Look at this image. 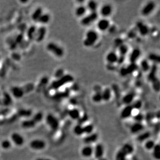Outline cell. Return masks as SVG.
Here are the masks:
<instances>
[{"label":"cell","instance_id":"cell-1","mask_svg":"<svg viewBox=\"0 0 160 160\" xmlns=\"http://www.w3.org/2000/svg\"><path fill=\"white\" fill-rule=\"evenodd\" d=\"M74 81V77L70 74H65L63 77L54 81L51 85L52 89L58 90L64 85Z\"/></svg>","mask_w":160,"mask_h":160},{"label":"cell","instance_id":"cell-2","mask_svg":"<svg viewBox=\"0 0 160 160\" xmlns=\"http://www.w3.org/2000/svg\"><path fill=\"white\" fill-rule=\"evenodd\" d=\"M99 39V34L94 30H90L87 32L83 45L87 47H91L96 43Z\"/></svg>","mask_w":160,"mask_h":160},{"label":"cell","instance_id":"cell-3","mask_svg":"<svg viewBox=\"0 0 160 160\" xmlns=\"http://www.w3.org/2000/svg\"><path fill=\"white\" fill-rule=\"evenodd\" d=\"M46 48L48 51L59 58L63 57L64 54L63 48L54 42H50L48 43L47 45Z\"/></svg>","mask_w":160,"mask_h":160},{"label":"cell","instance_id":"cell-4","mask_svg":"<svg viewBox=\"0 0 160 160\" xmlns=\"http://www.w3.org/2000/svg\"><path fill=\"white\" fill-rule=\"evenodd\" d=\"M45 120L47 125H48V126L50 128L51 130L54 131H57L59 128L60 122L57 117L53 114H48L46 117Z\"/></svg>","mask_w":160,"mask_h":160},{"label":"cell","instance_id":"cell-5","mask_svg":"<svg viewBox=\"0 0 160 160\" xmlns=\"http://www.w3.org/2000/svg\"><path fill=\"white\" fill-rule=\"evenodd\" d=\"M46 143L42 139H34L30 142L29 146L31 149L35 151H40L46 147Z\"/></svg>","mask_w":160,"mask_h":160},{"label":"cell","instance_id":"cell-6","mask_svg":"<svg viewBox=\"0 0 160 160\" xmlns=\"http://www.w3.org/2000/svg\"><path fill=\"white\" fill-rule=\"evenodd\" d=\"M98 16L99 15L97 12H91L89 14L82 18L80 23L83 26H88L96 21L98 18Z\"/></svg>","mask_w":160,"mask_h":160},{"label":"cell","instance_id":"cell-7","mask_svg":"<svg viewBox=\"0 0 160 160\" xmlns=\"http://www.w3.org/2000/svg\"><path fill=\"white\" fill-rule=\"evenodd\" d=\"M11 141L12 144L18 147H21L24 145L25 139L21 134L18 132L12 133L11 134Z\"/></svg>","mask_w":160,"mask_h":160},{"label":"cell","instance_id":"cell-8","mask_svg":"<svg viewBox=\"0 0 160 160\" xmlns=\"http://www.w3.org/2000/svg\"><path fill=\"white\" fill-rule=\"evenodd\" d=\"M136 29L137 32H139V34L143 36L147 35L150 32L149 28L148 26L142 21L137 22Z\"/></svg>","mask_w":160,"mask_h":160},{"label":"cell","instance_id":"cell-9","mask_svg":"<svg viewBox=\"0 0 160 160\" xmlns=\"http://www.w3.org/2000/svg\"><path fill=\"white\" fill-rule=\"evenodd\" d=\"M104 153H105V149L103 145L102 144H97L93 148V154L95 158L97 160L104 157Z\"/></svg>","mask_w":160,"mask_h":160},{"label":"cell","instance_id":"cell-10","mask_svg":"<svg viewBox=\"0 0 160 160\" xmlns=\"http://www.w3.org/2000/svg\"><path fill=\"white\" fill-rule=\"evenodd\" d=\"M156 7V4L153 2H149L142 9V14L144 16H147L153 12Z\"/></svg>","mask_w":160,"mask_h":160},{"label":"cell","instance_id":"cell-11","mask_svg":"<svg viewBox=\"0 0 160 160\" xmlns=\"http://www.w3.org/2000/svg\"><path fill=\"white\" fill-rule=\"evenodd\" d=\"M99 139V135L97 133H92L91 134L87 135L83 139V142L86 145H91L96 143Z\"/></svg>","mask_w":160,"mask_h":160},{"label":"cell","instance_id":"cell-12","mask_svg":"<svg viewBox=\"0 0 160 160\" xmlns=\"http://www.w3.org/2000/svg\"><path fill=\"white\" fill-rule=\"evenodd\" d=\"M111 26V23L107 19H101L99 20L97 23V28L100 31L102 32H105L109 29V26Z\"/></svg>","mask_w":160,"mask_h":160},{"label":"cell","instance_id":"cell-13","mask_svg":"<svg viewBox=\"0 0 160 160\" xmlns=\"http://www.w3.org/2000/svg\"><path fill=\"white\" fill-rule=\"evenodd\" d=\"M134 109L132 105H126L122 110L120 113V117L122 119H126L129 118L133 114Z\"/></svg>","mask_w":160,"mask_h":160},{"label":"cell","instance_id":"cell-14","mask_svg":"<svg viewBox=\"0 0 160 160\" xmlns=\"http://www.w3.org/2000/svg\"><path fill=\"white\" fill-rule=\"evenodd\" d=\"M145 126L143 123L135 122L131 125L129 130L133 134H139L142 133L144 129Z\"/></svg>","mask_w":160,"mask_h":160},{"label":"cell","instance_id":"cell-15","mask_svg":"<svg viewBox=\"0 0 160 160\" xmlns=\"http://www.w3.org/2000/svg\"><path fill=\"white\" fill-rule=\"evenodd\" d=\"M135 93L132 91L125 94L122 99V102L125 105H131L135 98Z\"/></svg>","mask_w":160,"mask_h":160},{"label":"cell","instance_id":"cell-16","mask_svg":"<svg viewBox=\"0 0 160 160\" xmlns=\"http://www.w3.org/2000/svg\"><path fill=\"white\" fill-rule=\"evenodd\" d=\"M112 12V7L111 5L109 4H106L104 5L101 8L100 10V13L101 15L103 16L104 18L108 17L111 15Z\"/></svg>","mask_w":160,"mask_h":160},{"label":"cell","instance_id":"cell-17","mask_svg":"<svg viewBox=\"0 0 160 160\" xmlns=\"http://www.w3.org/2000/svg\"><path fill=\"white\" fill-rule=\"evenodd\" d=\"M141 55V51L139 48H135L132 50L129 54V61L130 63H135Z\"/></svg>","mask_w":160,"mask_h":160},{"label":"cell","instance_id":"cell-18","mask_svg":"<svg viewBox=\"0 0 160 160\" xmlns=\"http://www.w3.org/2000/svg\"><path fill=\"white\" fill-rule=\"evenodd\" d=\"M158 67L156 64H153V66H151L150 69L149 71L148 76V80L153 82L156 80H158L157 78V72Z\"/></svg>","mask_w":160,"mask_h":160},{"label":"cell","instance_id":"cell-19","mask_svg":"<svg viewBox=\"0 0 160 160\" xmlns=\"http://www.w3.org/2000/svg\"><path fill=\"white\" fill-rule=\"evenodd\" d=\"M81 154L83 157H91L93 154V148L91 145H86L81 150Z\"/></svg>","mask_w":160,"mask_h":160},{"label":"cell","instance_id":"cell-20","mask_svg":"<svg viewBox=\"0 0 160 160\" xmlns=\"http://www.w3.org/2000/svg\"><path fill=\"white\" fill-rule=\"evenodd\" d=\"M118 56L115 51H111L107 54L106 60L109 64H114L117 63Z\"/></svg>","mask_w":160,"mask_h":160},{"label":"cell","instance_id":"cell-21","mask_svg":"<svg viewBox=\"0 0 160 160\" xmlns=\"http://www.w3.org/2000/svg\"><path fill=\"white\" fill-rule=\"evenodd\" d=\"M46 28L45 26H41L36 30V40L37 42H42L45 39V36L46 34ZM35 34V35H36Z\"/></svg>","mask_w":160,"mask_h":160},{"label":"cell","instance_id":"cell-22","mask_svg":"<svg viewBox=\"0 0 160 160\" xmlns=\"http://www.w3.org/2000/svg\"><path fill=\"white\" fill-rule=\"evenodd\" d=\"M68 115L72 120H78L81 117L80 111L78 109L74 108L68 111Z\"/></svg>","mask_w":160,"mask_h":160},{"label":"cell","instance_id":"cell-23","mask_svg":"<svg viewBox=\"0 0 160 160\" xmlns=\"http://www.w3.org/2000/svg\"><path fill=\"white\" fill-rule=\"evenodd\" d=\"M151 133L149 131H146L144 132L140 133L138 134L137 137V140L139 143H144L147 140L149 139L151 137Z\"/></svg>","mask_w":160,"mask_h":160},{"label":"cell","instance_id":"cell-24","mask_svg":"<svg viewBox=\"0 0 160 160\" xmlns=\"http://www.w3.org/2000/svg\"><path fill=\"white\" fill-rule=\"evenodd\" d=\"M120 149L121 150L126 156H128L131 155L134 153V147L130 144L126 143L122 146Z\"/></svg>","mask_w":160,"mask_h":160},{"label":"cell","instance_id":"cell-25","mask_svg":"<svg viewBox=\"0 0 160 160\" xmlns=\"http://www.w3.org/2000/svg\"><path fill=\"white\" fill-rule=\"evenodd\" d=\"M35 122L32 119H26L22 122L21 126L25 129H31L36 126Z\"/></svg>","mask_w":160,"mask_h":160},{"label":"cell","instance_id":"cell-26","mask_svg":"<svg viewBox=\"0 0 160 160\" xmlns=\"http://www.w3.org/2000/svg\"><path fill=\"white\" fill-rule=\"evenodd\" d=\"M87 8L86 6L81 5L77 7L75 9V15L78 17H83L86 14Z\"/></svg>","mask_w":160,"mask_h":160},{"label":"cell","instance_id":"cell-27","mask_svg":"<svg viewBox=\"0 0 160 160\" xmlns=\"http://www.w3.org/2000/svg\"><path fill=\"white\" fill-rule=\"evenodd\" d=\"M102 99L105 102H108L111 100L112 96V90L109 88H105L102 92Z\"/></svg>","mask_w":160,"mask_h":160},{"label":"cell","instance_id":"cell-28","mask_svg":"<svg viewBox=\"0 0 160 160\" xmlns=\"http://www.w3.org/2000/svg\"><path fill=\"white\" fill-rule=\"evenodd\" d=\"M86 7L87 9L90 11V12H96L98 7V4L96 2L89 1L87 3Z\"/></svg>","mask_w":160,"mask_h":160},{"label":"cell","instance_id":"cell-29","mask_svg":"<svg viewBox=\"0 0 160 160\" xmlns=\"http://www.w3.org/2000/svg\"><path fill=\"white\" fill-rule=\"evenodd\" d=\"M140 68L142 69V71L144 72L147 73L149 71L151 66L150 65L149 61L148 60L144 59V60H142L140 64Z\"/></svg>","mask_w":160,"mask_h":160},{"label":"cell","instance_id":"cell-30","mask_svg":"<svg viewBox=\"0 0 160 160\" xmlns=\"http://www.w3.org/2000/svg\"><path fill=\"white\" fill-rule=\"evenodd\" d=\"M153 156L156 160H160V145L159 144H156L155 146L153 149Z\"/></svg>","mask_w":160,"mask_h":160},{"label":"cell","instance_id":"cell-31","mask_svg":"<svg viewBox=\"0 0 160 160\" xmlns=\"http://www.w3.org/2000/svg\"><path fill=\"white\" fill-rule=\"evenodd\" d=\"M73 132L77 136H81L84 134L83 132V126L80 124H77L74 126L73 129Z\"/></svg>","mask_w":160,"mask_h":160},{"label":"cell","instance_id":"cell-32","mask_svg":"<svg viewBox=\"0 0 160 160\" xmlns=\"http://www.w3.org/2000/svg\"><path fill=\"white\" fill-rule=\"evenodd\" d=\"M12 143L9 139H4L2 141L0 144L1 148L4 150H9L12 147Z\"/></svg>","mask_w":160,"mask_h":160},{"label":"cell","instance_id":"cell-33","mask_svg":"<svg viewBox=\"0 0 160 160\" xmlns=\"http://www.w3.org/2000/svg\"><path fill=\"white\" fill-rule=\"evenodd\" d=\"M156 144V142H154V140L149 139L145 142L144 147L145 149L148 151H152Z\"/></svg>","mask_w":160,"mask_h":160},{"label":"cell","instance_id":"cell-34","mask_svg":"<svg viewBox=\"0 0 160 160\" xmlns=\"http://www.w3.org/2000/svg\"><path fill=\"white\" fill-rule=\"evenodd\" d=\"M12 94L16 98H21L23 96L24 92L20 88L15 87L12 89Z\"/></svg>","mask_w":160,"mask_h":160},{"label":"cell","instance_id":"cell-35","mask_svg":"<svg viewBox=\"0 0 160 160\" xmlns=\"http://www.w3.org/2000/svg\"><path fill=\"white\" fill-rule=\"evenodd\" d=\"M92 100L93 102H94L96 103H99L102 102L103 101L102 99V92L101 91H96L92 97Z\"/></svg>","mask_w":160,"mask_h":160},{"label":"cell","instance_id":"cell-36","mask_svg":"<svg viewBox=\"0 0 160 160\" xmlns=\"http://www.w3.org/2000/svg\"><path fill=\"white\" fill-rule=\"evenodd\" d=\"M50 20V16L49 14H43L40 16V18H39L37 22L45 25V24L48 23L49 22Z\"/></svg>","mask_w":160,"mask_h":160},{"label":"cell","instance_id":"cell-37","mask_svg":"<svg viewBox=\"0 0 160 160\" xmlns=\"http://www.w3.org/2000/svg\"><path fill=\"white\" fill-rule=\"evenodd\" d=\"M43 14V9L42 8H38L36 9L35 11H34V12L33 14L32 17L33 20H34L35 21L37 22L39 18H40V16Z\"/></svg>","mask_w":160,"mask_h":160},{"label":"cell","instance_id":"cell-38","mask_svg":"<svg viewBox=\"0 0 160 160\" xmlns=\"http://www.w3.org/2000/svg\"><path fill=\"white\" fill-rule=\"evenodd\" d=\"M32 112L29 109H21L19 110L18 115L20 117L29 118L32 115Z\"/></svg>","mask_w":160,"mask_h":160},{"label":"cell","instance_id":"cell-39","mask_svg":"<svg viewBox=\"0 0 160 160\" xmlns=\"http://www.w3.org/2000/svg\"><path fill=\"white\" fill-rule=\"evenodd\" d=\"M83 129L84 134H86L87 135L93 133L94 126L92 124H88V125H85V126H83Z\"/></svg>","mask_w":160,"mask_h":160},{"label":"cell","instance_id":"cell-40","mask_svg":"<svg viewBox=\"0 0 160 160\" xmlns=\"http://www.w3.org/2000/svg\"><path fill=\"white\" fill-rule=\"evenodd\" d=\"M119 53L120 54V55H123L125 56L126 54H128L129 51V47L128 45H125V44H123L118 47Z\"/></svg>","mask_w":160,"mask_h":160},{"label":"cell","instance_id":"cell-41","mask_svg":"<svg viewBox=\"0 0 160 160\" xmlns=\"http://www.w3.org/2000/svg\"><path fill=\"white\" fill-rule=\"evenodd\" d=\"M126 71L128 75L132 74L138 69V65L136 63H130L127 67H126Z\"/></svg>","mask_w":160,"mask_h":160},{"label":"cell","instance_id":"cell-42","mask_svg":"<svg viewBox=\"0 0 160 160\" xmlns=\"http://www.w3.org/2000/svg\"><path fill=\"white\" fill-rule=\"evenodd\" d=\"M44 118V115L42 112H39L34 115V116L33 117L32 119L36 124L37 125V123H40L42 121Z\"/></svg>","mask_w":160,"mask_h":160},{"label":"cell","instance_id":"cell-43","mask_svg":"<svg viewBox=\"0 0 160 160\" xmlns=\"http://www.w3.org/2000/svg\"><path fill=\"white\" fill-rule=\"evenodd\" d=\"M127 157L126 154L122 151L121 150L119 149L117 151L115 156V160H126Z\"/></svg>","mask_w":160,"mask_h":160},{"label":"cell","instance_id":"cell-44","mask_svg":"<svg viewBox=\"0 0 160 160\" xmlns=\"http://www.w3.org/2000/svg\"><path fill=\"white\" fill-rule=\"evenodd\" d=\"M148 59L153 62V63H159L160 62V57L159 55H158L157 54H150L149 55H148Z\"/></svg>","mask_w":160,"mask_h":160},{"label":"cell","instance_id":"cell-45","mask_svg":"<svg viewBox=\"0 0 160 160\" xmlns=\"http://www.w3.org/2000/svg\"><path fill=\"white\" fill-rule=\"evenodd\" d=\"M133 119L135 122H140L142 123L143 120H145V115L141 112H139L138 114H136L133 117Z\"/></svg>","mask_w":160,"mask_h":160},{"label":"cell","instance_id":"cell-46","mask_svg":"<svg viewBox=\"0 0 160 160\" xmlns=\"http://www.w3.org/2000/svg\"><path fill=\"white\" fill-rule=\"evenodd\" d=\"M131 105L132 106L133 109L139 110L143 106V102L140 100H137L133 102V103Z\"/></svg>","mask_w":160,"mask_h":160},{"label":"cell","instance_id":"cell-47","mask_svg":"<svg viewBox=\"0 0 160 160\" xmlns=\"http://www.w3.org/2000/svg\"><path fill=\"white\" fill-rule=\"evenodd\" d=\"M37 29L35 26H32L29 30V33H28V37L30 39L33 40L34 39V36L36 34V32Z\"/></svg>","mask_w":160,"mask_h":160},{"label":"cell","instance_id":"cell-48","mask_svg":"<svg viewBox=\"0 0 160 160\" xmlns=\"http://www.w3.org/2000/svg\"><path fill=\"white\" fill-rule=\"evenodd\" d=\"M64 70L62 68H60L58 69V70L56 71L55 72V74H54V76L57 79H59L60 78H61L62 77H63V76L64 75Z\"/></svg>","mask_w":160,"mask_h":160},{"label":"cell","instance_id":"cell-49","mask_svg":"<svg viewBox=\"0 0 160 160\" xmlns=\"http://www.w3.org/2000/svg\"><path fill=\"white\" fill-rule=\"evenodd\" d=\"M137 31L136 29L131 30L128 33V37L129 39H133L135 38L137 36Z\"/></svg>","mask_w":160,"mask_h":160},{"label":"cell","instance_id":"cell-50","mask_svg":"<svg viewBox=\"0 0 160 160\" xmlns=\"http://www.w3.org/2000/svg\"><path fill=\"white\" fill-rule=\"evenodd\" d=\"M114 44L115 46H117L118 48L119 47L122 45L123 43V40L121 38H117L115 39V40H114Z\"/></svg>","mask_w":160,"mask_h":160},{"label":"cell","instance_id":"cell-51","mask_svg":"<svg viewBox=\"0 0 160 160\" xmlns=\"http://www.w3.org/2000/svg\"><path fill=\"white\" fill-rule=\"evenodd\" d=\"M125 60V56L119 55V56H118V58L117 63L118 64L122 65L124 63Z\"/></svg>","mask_w":160,"mask_h":160},{"label":"cell","instance_id":"cell-52","mask_svg":"<svg viewBox=\"0 0 160 160\" xmlns=\"http://www.w3.org/2000/svg\"><path fill=\"white\" fill-rule=\"evenodd\" d=\"M112 91H114V93H115V96H120L119 88L116 85H114L112 86Z\"/></svg>","mask_w":160,"mask_h":160},{"label":"cell","instance_id":"cell-53","mask_svg":"<svg viewBox=\"0 0 160 160\" xmlns=\"http://www.w3.org/2000/svg\"><path fill=\"white\" fill-rule=\"evenodd\" d=\"M120 75L123 76V77H125L126 76L128 75V72L126 71V67H122L120 70Z\"/></svg>","mask_w":160,"mask_h":160},{"label":"cell","instance_id":"cell-54","mask_svg":"<svg viewBox=\"0 0 160 160\" xmlns=\"http://www.w3.org/2000/svg\"><path fill=\"white\" fill-rule=\"evenodd\" d=\"M154 116L151 113H148L146 115H145V119H148V121H151L153 118Z\"/></svg>","mask_w":160,"mask_h":160},{"label":"cell","instance_id":"cell-55","mask_svg":"<svg viewBox=\"0 0 160 160\" xmlns=\"http://www.w3.org/2000/svg\"><path fill=\"white\" fill-rule=\"evenodd\" d=\"M108 30L110 33L114 32L115 30V26H111H111H109V29H108Z\"/></svg>","mask_w":160,"mask_h":160},{"label":"cell","instance_id":"cell-56","mask_svg":"<svg viewBox=\"0 0 160 160\" xmlns=\"http://www.w3.org/2000/svg\"><path fill=\"white\" fill-rule=\"evenodd\" d=\"M35 160H51L49 158H39L36 159Z\"/></svg>","mask_w":160,"mask_h":160},{"label":"cell","instance_id":"cell-57","mask_svg":"<svg viewBox=\"0 0 160 160\" xmlns=\"http://www.w3.org/2000/svg\"><path fill=\"white\" fill-rule=\"evenodd\" d=\"M98 160H107L106 158H101V159H99Z\"/></svg>","mask_w":160,"mask_h":160}]
</instances>
